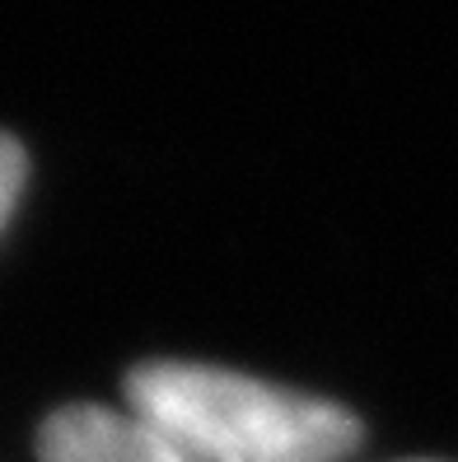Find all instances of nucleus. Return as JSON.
Segmentation results:
<instances>
[{"label":"nucleus","instance_id":"nucleus-2","mask_svg":"<svg viewBox=\"0 0 458 462\" xmlns=\"http://www.w3.org/2000/svg\"><path fill=\"white\" fill-rule=\"evenodd\" d=\"M42 462H182L159 434L131 411L66 406L38 434Z\"/></svg>","mask_w":458,"mask_h":462},{"label":"nucleus","instance_id":"nucleus-3","mask_svg":"<svg viewBox=\"0 0 458 462\" xmlns=\"http://www.w3.org/2000/svg\"><path fill=\"white\" fill-rule=\"evenodd\" d=\"M23 173H29V164H23V150L10 141V135H0V225L10 220V210L23 192Z\"/></svg>","mask_w":458,"mask_h":462},{"label":"nucleus","instance_id":"nucleus-1","mask_svg":"<svg viewBox=\"0 0 458 462\" xmlns=\"http://www.w3.org/2000/svg\"><path fill=\"white\" fill-rule=\"evenodd\" d=\"M126 402L182 462H337L360 444L341 406L210 365H141Z\"/></svg>","mask_w":458,"mask_h":462}]
</instances>
